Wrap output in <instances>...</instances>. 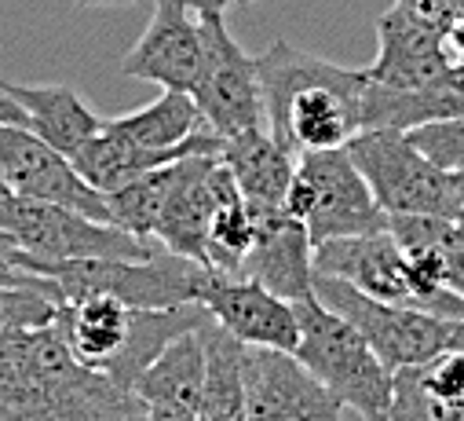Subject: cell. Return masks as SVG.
Segmentation results:
<instances>
[{
    "instance_id": "cell-1",
    "label": "cell",
    "mask_w": 464,
    "mask_h": 421,
    "mask_svg": "<svg viewBox=\"0 0 464 421\" xmlns=\"http://www.w3.org/2000/svg\"><path fill=\"white\" fill-rule=\"evenodd\" d=\"M0 421H147L143 399L84 367L48 327L0 330Z\"/></svg>"
},
{
    "instance_id": "cell-12",
    "label": "cell",
    "mask_w": 464,
    "mask_h": 421,
    "mask_svg": "<svg viewBox=\"0 0 464 421\" xmlns=\"http://www.w3.org/2000/svg\"><path fill=\"white\" fill-rule=\"evenodd\" d=\"M52 327L63 334V341L84 367L132 388L129 356L136 338V308L106 293H88L77 300H59Z\"/></svg>"
},
{
    "instance_id": "cell-25",
    "label": "cell",
    "mask_w": 464,
    "mask_h": 421,
    "mask_svg": "<svg viewBox=\"0 0 464 421\" xmlns=\"http://www.w3.org/2000/svg\"><path fill=\"white\" fill-rule=\"evenodd\" d=\"M442 264H446V286L464 300V228H457L442 250Z\"/></svg>"
},
{
    "instance_id": "cell-11",
    "label": "cell",
    "mask_w": 464,
    "mask_h": 421,
    "mask_svg": "<svg viewBox=\"0 0 464 421\" xmlns=\"http://www.w3.org/2000/svg\"><path fill=\"white\" fill-rule=\"evenodd\" d=\"M201 308L230 338H238L249 348H275L293 356L300 345L296 304L253 279L223 275L212 268L201 289Z\"/></svg>"
},
{
    "instance_id": "cell-6",
    "label": "cell",
    "mask_w": 464,
    "mask_h": 421,
    "mask_svg": "<svg viewBox=\"0 0 464 421\" xmlns=\"http://www.w3.org/2000/svg\"><path fill=\"white\" fill-rule=\"evenodd\" d=\"M0 231L37 260H147L161 250L154 239H140L118 224H102L77 209L15 194H0Z\"/></svg>"
},
{
    "instance_id": "cell-28",
    "label": "cell",
    "mask_w": 464,
    "mask_h": 421,
    "mask_svg": "<svg viewBox=\"0 0 464 421\" xmlns=\"http://www.w3.org/2000/svg\"><path fill=\"white\" fill-rule=\"evenodd\" d=\"M81 8H121V5H140V0H70Z\"/></svg>"
},
{
    "instance_id": "cell-8",
    "label": "cell",
    "mask_w": 464,
    "mask_h": 421,
    "mask_svg": "<svg viewBox=\"0 0 464 421\" xmlns=\"http://www.w3.org/2000/svg\"><path fill=\"white\" fill-rule=\"evenodd\" d=\"M190 95L201 122L223 140L249 129H267L256 55L230 37L227 15L201 19V73Z\"/></svg>"
},
{
    "instance_id": "cell-20",
    "label": "cell",
    "mask_w": 464,
    "mask_h": 421,
    "mask_svg": "<svg viewBox=\"0 0 464 421\" xmlns=\"http://www.w3.org/2000/svg\"><path fill=\"white\" fill-rule=\"evenodd\" d=\"M219 162L230 169L249 205H282L296 169V154L285 151L267 129H249L223 140Z\"/></svg>"
},
{
    "instance_id": "cell-15",
    "label": "cell",
    "mask_w": 464,
    "mask_h": 421,
    "mask_svg": "<svg viewBox=\"0 0 464 421\" xmlns=\"http://www.w3.org/2000/svg\"><path fill=\"white\" fill-rule=\"evenodd\" d=\"M377 59L366 77L384 88H424L442 77L457 59L446 48V30L402 12L399 5L377 15Z\"/></svg>"
},
{
    "instance_id": "cell-27",
    "label": "cell",
    "mask_w": 464,
    "mask_h": 421,
    "mask_svg": "<svg viewBox=\"0 0 464 421\" xmlns=\"http://www.w3.org/2000/svg\"><path fill=\"white\" fill-rule=\"evenodd\" d=\"M183 5H187L198 19H205V15H227L230 8L238 5V0H183Z\"/></svg>"
},
{
    "instance_id": "cell-31",
    "label": "cell",
    "mask_w": 464,
    "mask_h": 421,
    "mask_svg": "<svg viewBox=\"0 0 464 421\" xmlns=\"http://www.w3.org/2000/svg\"><path fill=\"white\" fill-rule=\"evenodd\" d=\"M453 180H457V194H460V205H464V172H457Z\"/></svg>"
},
{
    "instance_id": "cell-17",
    "label": "cell",
    "mask_w": 464,
    "mask_h": 421,
    "mask_svg": "<svg viewBox=\"0 0 464 421\" xmlns=\"http://www.w3.org/2000/svg\"><path fill=\"white\" fill-rule=\"evenodd\" d=\"M311 260H314L318 275L343 279L377 300L413 308V293H410V279H406V257H402V250L388 228L318 242Z\"/></svg>"
},
{
    "instance_id": "cell-26",
    "label": "cell",
    "mask_w": 464,
    "mask_h": 421,
    "mask_svg": "<svg viewBox=\"0 0 464 421\" xmlns=\"http://www.w3.org/2000/svg\"><path fill=\"white\" fill-rule=\"evenodd\" d=\"M446 48L457 63H464V8L453 15V23L446 26Z\"/></svg>"
},
{
    "instance_id": "cell-14",
    "label": "cell",
    "mask_w": 464,
    "mask_h": 421,
    "mask_svg": "<svg viewBox=\"0 0 464 421\" xmlns=\"http://www.w3.org/2000/svg\"><path fill=\"white\" fill-rule=\"evenodd\" d=\"M249 209H253L256 235L238 268V279H253L285 300L311 297L314 242L307 228L296 217H289L282 205H249Z\"/></svg>"
},
{
    "instance_id": "cell-19",
    "label": "cell",
    "mask_w": 464,
    "mask_h": 421,
    "mask_svg": "<svg viewBox=\"0 0 464 421\" xmlns=\"http://www.w3.org/2000/svg\"><path fill=\"white\" fill-rule=\"evenodd\" d=\"M388 421H464V352L442 348L392 370Z\"/></svg>"
},
{
    "instance_id": "cell-4",
    "label": "cell",
    "mask_w": 464,
    "mask_h": 421,
    "mask_svg": "<svg viewBox=\"0 0 464 421\" xmlns=\"http://www.w3.org/2000/svg\"><path fill=\"white\" fill-rule=\"evenodd\" d=\"M388 217L464 220L453 172H442L402 129H362L343 143Z\"/></svg>"
},
{
    "instance_id": "cell-32",
    "label": "cell",
    "mask_w": 464,
    "mask_h": 421,
    "mask_svg": "<svg viewBox=\"0 0 464 421\" xmlns=\"http://www.w3.org/2000/svg\"><path fill=\"white\" fill-rule=\"evenodd\" d=\"M246 5H256V0H238V8H246Z\"/></svg>"
},
{
    "instance_id": "cell-33",
    "label": "cell",
    "mask_w": 464,
    "mask_h": 421,
    "mask_svg": "<svg viewBox=\"0 0 464 421\" xmlns=\"http://www.w3.org/2000/svg\"><path fill=\"white\" fill-rule=\"evenodd\" d=\"M147 421H150V417H147Z\"/></svg>"
},
{
    "instance_id": "cell-13",
    "label": "cell",
    "mask_w": 464,
    "mask_h": 421,
    "mask_svg": "<svg viewBox=\"0 0 464 421\" xmlns=\"http://www.w3.org/2000/svg\"><path fill=\"white\" fill-rule=\"evenodd\" d=\"M121 73L161 84V92H194L201 73V19L183 0H154L143 37L121 55Z\"/></svg>"
},
{
    "instance_id": "cell-10",
    "label": "cell",
    "mask_w": 464,
    "mask_h": 421,
    "mask_svg": "<svg viewBox=\"0 0 464 421\" xmlns=\"http://www.w3.org/2000/svg\"><path fill=\"white\" fill-rule=\"evenodd\" d=\"M246 421H340V399L289 352L242 348Z\"/></svg>"
},
{
    "instance_id": "cell-23",
    "label": "cell",
    "mask_w": 464,
    "mask_h": 421,
    "mask_svg": "<svg viewBox=\"0 0 464 421\" xmlns=\"http://www.w3.org/2000/svg\"><path fill=\"white\" fill-rule=\"evenodd\" d=\"M424 158H431L442 172H464V114L439 118L428 125H417L406 132Z\"/></svg>"
},
{
    "instance_id": "cell-2",
    "label": "cell",
    "mask_w": 464,
    "mask_h": 421,
    "mask_svg": "<svg viewBox=\"0 0 464 421\" xmlns=\"http://www.w3.org/2000/svg\"><path fill=\"white\" fill-rule=\"evenodd\" d=\"M267 132L293 154L343 147L362 132L366 70H347L289 41H271L256 55Z\"/></svg>"
},
{
    "instance_id": "cell-9",
    "label": "cell",
    "mask_w": 464,
    "mask_h": 421,
    "mask_svg": "<svg viewBox=\"0 0 464 421\" xmlns=\"http://www.w3.org/2000/svg\"><path fill=\"white\" fill-rule=\"evenodd\" d=\"M0 180L15 198H34V201H55L77 213L113 224L110 220V198L95 191L92 183L81 180L73 162L34 136L30 129L0 118Z\"/></svg>"
},
{
    "instance_id": "cell-21",
    "label": "cell",
    "mask_w": 464,
    "mask_h": 421,
    "mask_svg": "<svg viewBox=\"0 0 464 421\" xmlns=\"http://www.w3.org/2000/svg\"><path fill=\"white\" fill-rule=\"evenodd\" d=\"M205 348V396L201 421H246V370H242V341L230 338L212 315L198 327Z\"/></svg>"
},
{
    "instance_id": "cell-3",
    "label": "cell",
    "mask_w": 464,
    "mask_h": 421,
    "mask_svg": "<svg viewBox=\"0 0 464 421\" xmlns=\"http://www.w3.org/2000/svg\"><path fill=\"white\" fill-rule=\"evenodd\" d=\"M293 304L300 323V345L293 352L296 363L307 367L340 399V406L355 410L362 421H388L392 370L366 345V338L314 297Z\"/></svg>"
},
{
    "instance_id": "cell-18",
    "label": "cell",
    "mask_w": 464,
    "mask_h": 421,
    "mask_svg": "<svg viewBox=\"0 0 464 421\" xmlns=\"http://www.w3.org/2000/svg\"><path fill=\"white\" fill-rule=\"evenodd\" d=\"M136 396L150 421H201L205 396V348L198 330L179 334L136 377Z\"/></svg>"
},
{
    "instance_id": "cell-22",
    "label": "cell",
    "mask_w": 464,
    "mask_h": 421,
    "mask_svg": "<svg viewBox=\"0 0 464 421\" xmlns=\"http://www.w3.org/2000/svg\"><path fill=\"white\" fill-rule=\"evenodd\" d=\"M256 224H253V209L242 198L238 183L223 191L216 201L212 217H208V242H205V264L223 271V275H238L249 246H253Z\"/></svg>"
},
{
    "instance_id": "cell-5",
    "label": "cell",
    "mask_w": 464,
    "mask_h": 421,
    "mask_svg": "<svg viewBox=\"0 0 464 421\" xmlns=\"http://www.w3.org/2000/svg\"><path fill=\"white\" fill-rule=\"evenodd\" d=\"M282 209L307 228L314 246L388 228V213L343 147L296 154L293 183L285 191Z\"/></svg>"
},
{
    "instance_id": "cell-30",
    "label": "cell",
    "mask_w": 464,
    "mask_h": 421,
    "mask_svg": "<svg viewBox=\"0 0 464 421\" xmlns=\"http://www.w3.org/2000/svg\"><path fill=\"white\" fill-rule=\"evenodd\" d=\"M8 289L12 286H0V330L8 327Z\"/></svg>"
},
{
    "instance_id": "cell-16",
    "label": "cell",
    "mask_w": 464,
    "mask_h": 421,
    "mask_svg": "<svg viewBox=\"0 0 464 421\" xmlns=\"http://www.w3.org/2000/svg\"><path fill=\"white\" fill-rule=\"evenodd\" d=\"M0 118H8L66 158H73L102 125V118L66 84H19L0 77Z\"/></svg>"
},
{
    "instance_id": "cell-29",
    "label": "cell",
    "mask_w": 464,
    "mask_h": 421,
    "mask_svg": "<svg viewBox=\"0 0 464 421\" xmlns=\"http://www.w3.org/2000/svg\"><path fill=\"white\" fill-rule=\"evenodd\" d=\"M450 348H457V352H464V319H457V323H450Z\"/></svg>"
},
{
    "instance_id": "cell-7",
    "label": "cell",
    "mask_w": 464,
    "mask_h": 421,
    "mask_svg": "<svg viewBox=\"0 0 464 421\" xmlns=\"http://www.w3.org/2000/svg\"><path fill=\"white\" fill-rule=\"evenodd\" d=\"M311 297L318 304H325L329 311H336L340 319L352 323L388 370L424 363V359L439 356L442 348H450V323L431 311L377 300V297L355 289L352 282L318 275V271L311 282Z\"/></svg>"
},
{
    "instance_id": "cell-24",
    "label": "cell",
    "mask_w": 464,
    "mask_h": 421,
    "mask_svg": "<svg viewBox=\"0 0 464 421\" xmlns=\"http://www.w3.org/2000/svg\"><path fill=\"white\" fill-rule=\"evenodd\" d=\"M395 5H399L402 12H410V15H417V19H424V23L439 26V30H446V26L453 23V15L464 8V0H395Z\"/></svg>"
}]
</instances>
